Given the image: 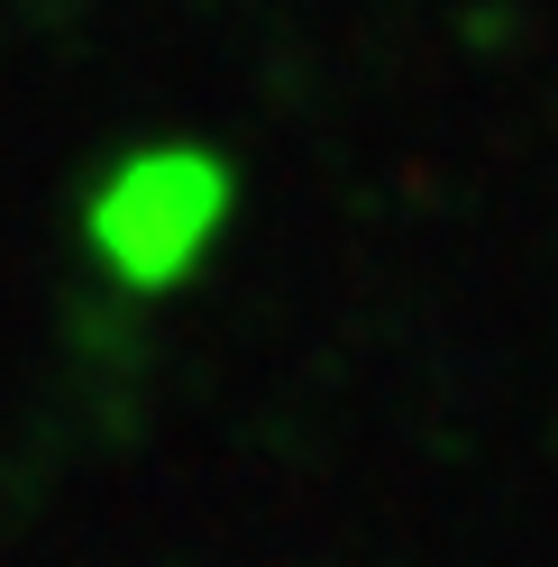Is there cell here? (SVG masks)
I'll list each match as a JSON object with an SVG mask.
<instances>
[{"label":"cell","instance_id":"6da1fadb","mask_svg":"<svg viewBox=\"0 0 558 567\" xmlns=\"http://www.w3.org/2000/svg\"><path fill=\"white\" fill-rule=\"evenodd\" d=\"M238 156L211 137H137L83 193V257L92 275L128 302H165L220 257V238L238 229Z\"/></svg>","mask_w":558,"mask_h":567}]
</instances>
